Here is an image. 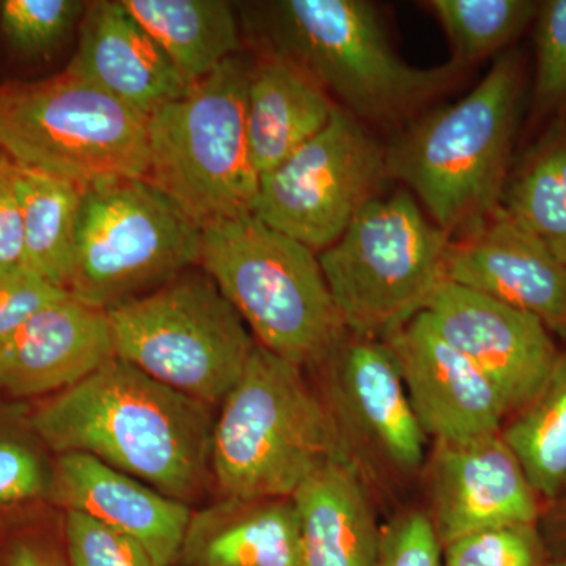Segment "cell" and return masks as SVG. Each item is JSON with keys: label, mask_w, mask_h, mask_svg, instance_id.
Returning <instances> with one entry per match:
<instances>
[{"label": "cell", "mask_w": 566, "mask_h": 566, "mask_svg": "<svg viewBox=\"0 0 566 566\" xmlns=\"http://www.w3.org/2000/svg\"><path fill=\"white\" fill-rule=\"evenodd\" d=\"M450 243L409 191L365 205L318 255L346 333L385 340L423 312L444 281Z\"/></svg>", "instance_id": "ba28073f"}, {"label": "cell", "mask_w": 566, "mask_h": 566, "mask_svg": "<svg viewBox=\"0 0 566 566\" xmlns=\"http://www.w3.org/2000/svg\"><path fill=\"white\" fill-rule=\"evenodd\" d=\"M293 499H219L192 513L178 566H300Z\"/></svg>", "instance_id": "44dd1931"}, {"label": "cell", "mask_w": 566, "mask_h": 566, "mask_svg": "<svg viewBox=\"0 0 566 566\" xmlns=\"http://www.w3.org/2000/svg\"><path fill=\"white\" fill-rule=\"evenodd\" d=\"M523 92V63L506 52L463 99L424 115L386 147L389 178L403 181L452 241L501 208Z\"/></svg>", "instance_id": "7a4b0ae2"}, {"label": "cell", "mask_w": 566, "mask_h": 566, "mask_svg": "<svg viewBox=\"0 0 566 566\" xmlns=\"http://www.w3.org/2000/svg\"><path fill=\"white\" fill-rule=\"evenodd\" d=\"M189 85L240 54V22L222 0H122Z\"/></svg>", "instance_id": "603a6c76"}, {"label": "cell", "mask_w": 566, "mask_h": 566, "mask_svg": "<svg viewBox=\"0 0 566 566\" xmlns=\"http://www.w3.org/2000/svg\"><path fill=\"white\" fill-rule=\"evenodd\" d=\"M199 266L256 344L304 370H318L348 335L315 251L253 214L203 227Z\"/></svg>", "instance_id": "5b68a950"}, {"label": "cell", "mask_w": 566, "mask_h": 566, "mask_svg": "<svg viewBox=\"0 0 566 566\" xmlns=\"http://www.w3.org/2000/svg\"><path fill=\"white\" fill-rule=\"evenodd\" d=\"M549 566H566V556H554Z\"/></svg>", "instance_id": "f35d334b"}, {"label": "cell", "mask_w": 566, "mask_h": 566, "mask_svg": "<svg viewBox=\"0 0 566 566\" xmlns=\"http://www.w3.org/2000/svg\"><path fill=\"white\" fill-rule=\"evenodd\" d=\"M251 65L227 59L189 91L148 117L145 180L200 229L252 214L260 175L245 126Z\"/></svg>", "instance_id": "8992f818"}, {"label": "cell", "mask_w": 566, "mask_h": 566, "mask_svg": "<svg viewBox=\"0 0 566 566\" xmlns=\"http://www.w3.org/2000/svg\"><path fill=\"white\" fill-rule=\"evenodd\" d=\"M14 169V164L11 161L9 156H7V153L2 150V147H0V177H3V175L10 174L11 170Z\"/></svg>", "instance_id": "74e56055"}, {"label": "cell", "mask_w": 566, "mask_h": 566, "mask_svg": "<svg viewBox=\"0 0 566 566\" xmlns=\"http://www.w3.org/2000/svg\"><path fill=\"white\" fill-rule=\"evenodd\" d=\"M10 174L0 177V270L25 266L24 226Z\"/></svg>", "instance_id": "e575fe53"}, {"label": "cell", "mask_w": 566, "mask_h": 566, "mask_svg": "<svg viewBox=\"0 0 566 566\" xmlns=\"http://www.w3.org/2000/svg\"><path fill=\"white\" fill-rule=\"evenodd\" d=\"M66 293L28 266L0 270V345L36 312Z\"/></svg>", "instance_id": "836d02e7"}, {"label": "cell", "mask_w": 566, "mask_h": 566, "mask_svg": "<svg viewBox=\"0 0 566 566\" xmlns=\"http://www.w3.org/2000/svg\"><path fill=\"white\" fill-rule=\"evenodd\" d=\"M2 566H70L66 556L46 543L20 539L10 547Z\"/></svg>", "instance_id": "d590c367"}, {"label": "cell", "mask_w": 566, "mask_h": 566, "mask_svg": "<svg viewBox=\"0 0 566 566\" xmlns=\"http://www.w3.org/2000/svg\"><path fill=\"white\" fill-rule=\"evenodd\" d=\"M69 71L150 117L191 85L122 0L88 2Z\"/></svg>", "instance_id": "d6986e66"}, {"label": "cell", "mask_w": 566, "mask_h": 566, "mask_svg": "<svg viewBox=\"0 0 566 566\" xmlns=\"http://www.w3.org/2000/svg\"><path fill=\"white\" fill-rule=\"evenodd\" d=\"M33 433L29 416L0 409V506L46 499L54 485V461Z\"/></svg>", "instance_id": "83f0119b"}, {"label": "cell", "mask_w": 566, "mask_h": 566, "mask_svg": "<svg viewBox=\"0 0 566 566\" xmlns=\"http://www.w3.org/2000/svg\"><path fill=\"white\" fill-rule=\"evenodd\" d=\"M444 279L535 316L566 340V264L501 208L450 243Z\"/></svg>", "instance_id": "2e32d148"}, {"label": "cell", "mask_w": 566, "mask_h": 566, "mask_svg": "<svg viewBox=\"0 0 566 566\" xmlns=\"http://www.w3.org/2000/svg\"><path fill=\"white\" fill-rule=\"evenodd\" d=\"M424 312L486 376L509 417L538 394L560 356L553 334L535 316L446 279Z\"/></svg>", "instance_id": "4fadbf2b"}, {"label": "cell", "mask_w": 566, "mask_h": 566, "mask_svg": "<svg viewBox=\"0 0 566 566\" xmlns=\"http://www.w3.org/2000/svg\"><path fill=\"white\" fill-rule=\"evenodd\" d=\"M340 457L352 458L322 389L304 368L255 342L212 424L211 480L221 497L292 499L316 469Z\"/></svg>", "instance_id": "3957f363"}, {"label": "cell", "mask_w": 566, "mask_h": 566, "mask_svg": "<svg viewBox=\"0 0 566 566\" xmlns=\"http://www.w3.org/2000/svg\"><path fill=\"white\" fill-rule=\"evenodd\" d=\"M115 357L210 406L243 375L255 340L203 270L107 311Z\"/></svg>", "instance_id": "9c48e42d"}, {"label": "cell", "mask_w": 566, "mask_h": 566, "mask_svg": "<svg viewBox=\"0 0 566 566\" xmlns=\"http://www.w3.org/2000/svg\"><path fill=\"white\" fill-rule=\"evenodd\" d=\"M10 178L24 226L25 266L66 292L84 189L18 166Z\"/></svg>", "instance_id": "d4e9b609"}, {"label": "cell", "mask_w": 566, "mask_h": 566, "mask_svg": "<svg viewBox=\"0 0 566 566\" xmlns=\"http://www.w3.org/2000/svg\"><path fill=\"white\" fill-rule=\"evenodd\" d=\"M202 229L145 178L84 189L66 292L111 311L197 266Z\"/></svg>", "instance_id": "30bf717a"}, {"label": "cell", "mask_w": 566, "mask_h": 566, "mask_svg": "<svg viewBox=\"0 0 566 566\" xmlns=\"http://www.w3.org/2000/svg\"><path fill=\"white\" fill-rule=\"evenodd\" d=\"M417 420L433 442H464L501 433L502 398L479 367L420 312L385 338Z\"/></svg>", "instance_id": "9a60e30c"}, {"label": "cell", "mask_w": 566, "mask_h": 566, "mask_svg": "<svg viewBox=\"0 0 566 566\" xmlns=\"http://www.w3.org/2000/svg\"><path fill=\"white\" fill-rule=\"evenodd\" d=\"M539 528L553 556H566V497L543 509Z\"/></svg>", "instance_id": "8d00e7d4"}, {"label": "cell", "mask_w": 566, "mask_h": 566, "mask_svg": "<svg viewBox=\"0 0 566 566\" xmlns=\"http://www.w3.org/2000/svg\"><path fill=\"white\" fill-rule=\"evenodd\" d=\"M535 20V109L545 115L565 114L566 0L539 3Z\"/></svg>", "instance_id": "4dcf8cb0"}, {"label": "cell", "mask_w": 566, "mask_h": 566, "mask_svg": "<svg viewBox=\"0 0 566 566\" xmlns=\"http://www.w3.org/2000/svg\"><path fill=\"white\" fill-rule=\"evenodd\" d=\"M387 180L385 145L337 106L322 132L260 177L252 214L322 252L382 196Z\"/></svg>", "instance_id": "8fae6325"}, {"label": "cell", "mask_w": 566, "mask_h": 566, "mask_svg": "<svg viewBox=\"0 0 566 566\" xmlns=\"http://www.w3.org/2000/svg\"><path fill=\"white\" fill-rule=\"evenodd\" d=\"M148 118L69 71L0 85V147L14 166L85 189L145 178Z\"/></svg>", "instance_id": "52a82bcc"}, {"label": "cell", "mask_w": 566, "mask_h": 566, "mask_svg": "<svg viewBox=\"0 0 566 566\" xmlns=\"http://www.w3.org/2000/svg\"><path fill=\"white\" fill-rule=\"evenodd\" d=\"M374 566H444V549L423 510H406L381 526Z\"/></svg>", "instance_id": "d6a6232c"}, {"label": "cell", "mask_w": 566, "mask_h": 566, "mask_svg": "<svg viewBox=\"0 0 566 566\" xmlns=\"http://www.w3.org/2000/svg\"><path fill=\"white\" fill-rule=\"evenodd\" d=\"M337 104L296 63L264 52L251 65L245 104L249 148L256 174L275 169L329 123Z\"/></svg>", "instance_id": "7402d4cb"}, {"label": "cell", "mask_w": 566, "mask_h": 566, "mask_svg": "<svg viewBox=\"0 0 566 566\" xmlns=\"http://www.w3.org/2000/svg\"><path fill=\"white\" fill-rule=\"evenodd\" d=\"M532 0H431L430 10L452 44L457 65H471L504 50L535 20Z\"/></svg>", "instance_id": "4316f807"}, {"label": "cell", "mask_w": 566, "mask_h": 566, "mask_svg": "<svg viewBox=\"0 0 566 566\" xmlns=\"http://www.w3.org/2000/svg\"><path fill=\"white\" fill-rule=\"evenodd\" d=\"M252 20L264 52L296 63L363 123L405 120L464 70L408 65L364 0H277L253 7Z\"/></svg>", "instance_id": "277c9868"}, {"label": "cell", "mask_w": 566, "mask_h": 566, "mask_svg": "<svg viewBox=\"0 0 566 566\" xmlns=\"http://www.w3.org/2000/svg\"><path fill=\"white\" fill-rule=\"evenodd\" d=\"M300 566H374L381 526L367 476L352 458L327 461L293 494Z\"/></svg>", "instance_id": "ffe728a7"}, {"label": "cell", "mask_w": 566, "mask_h": 566, "mask_svg": "<svg viewBox=\"0 0 566 566\" xmlns=\"http://www.w3.org/2000/svg\"><path fill=\"white\" fill-rule=\"evenodd\" d=\"M501 434L542 504L566 497V349L538 394L505 420Z\"/></svg>", "instance_id": "484cf974"}, {"label": "cell", "mask_w": 566, "mask_h": 566, "mask_svg": "<svg viewBox=\"0 0 566 566\" xmlns=\"http://www.w3.org/2000/svg\"><path fill=\"white\" fill-rule=\"evenodd\" d=\"M211 409L114 357L29 423L55 455H91L189 505L211 480Z\"/></svg>", "instance_id": "6da1fadb"}, {"label": "cell", "mask_w": 566, "mask_h": 566, "mask_svg": "<svg viewBox=\"0 0 566 566\" xmlns=\"http://www.w3.org/2000/svg\"><path fill=\"white\" fill-rule=\"evenodd\" d=\"M501 210L566 264V112L513 164Z\"/></svg>", "instance_id": "cb8c5ba5"}, {"label": "cell", "mask_w": 566, "mask_h": 566, "mask_svg": "<svg viewBox=\"0 0 566 566\" xmlns=\"http://www.w3.org/2000/svg\"><path fill=\"white\" fill-rule=\"evenodd\" d=\"M114 357L107 312L66 293L0 345V392L14 400L50 398Z\"/></svg>", "instance_id": "e0dca14e"}, {"label": "cell", "mask_w": 566, "mask_h": 566, "mask_svg": "<svg viewBox=\"0 0 566 566\" xmlns=\"http://www.w3.org/2000/svg\"><path fill=\"white\" fill-rule=\"evenodd\" d=\"M539 523L486 528L444 547V566H549Z\"/></svg>", "instance_id": "f546056e"}, {"label": "cell", "mask_w": 566, "mask_h": 566, "mask_svg": "<svg viewBox=\"0 0 566 566\" xmlns=\"http://www.w3.org/2000/svg\"><path fill=\"white\" fill-rule=\"evenodd\" d=\"M70 566H156L136 539L77 512L63 520Z\"/></svg>", "instance_id": "1f68e13d"}, {"label": "cell", "mask_w": 566, "mask_h": 566, "mask_svg": "<svg viewBox=\"0 0 566 566\" xmlns=\"http://www.w3.org/2000/svg\"><path fill=\"white\" fill-rule=\"evenodd\" d=\"M422 472L424 513L442 549L486 528L539 523L542 501L501 433L434 442Z\"/></svg>", "instance_id": "5bb4252c"}, {"label": "cell", "mask_w": 566, "mask_h": 566, "mask_svg": "<svg viewBox=\"0 0 566 566\" xmlns=\"http://www.w3.org/2000/svg\"><path fill=\"white\" fill-rule=\"evenodd\" d=\"M318 370L349 457L367 480L420 474L428 438L385 342L348 334Z\"/></svg>", "instance_id": "7c38bea8"}, {"label": "cell", "mask_w": 566, "mask_h": 566, "mask_svg": "<svg viewBox=\"0 0 566 566\" xmlns=\"http://www.w3.org/2000/svg\"><path fill=\"white\" fill-rule=\"evenodd\" d=\"M87 6L82 0H2L0 32L18 57L48 59L80 29Z\"/></svg>", "instance_id": "f1b7e54d"}, {"label": "cell", "mask_w": 566, "mask_h": 566, "mask_svg": "<svg viewBox=\"0 0 566 566\" xmlns=\"http://www.w3.org/2000/svg\"><path fill=\"white\" fill-rule=\"evenodd\" d=\"M50 502L136 539L156 566H175L192 512L188 504L84 453L54 460Z\"/></svg>", "instance_id": "ac0fdd59"}]
</instances>
